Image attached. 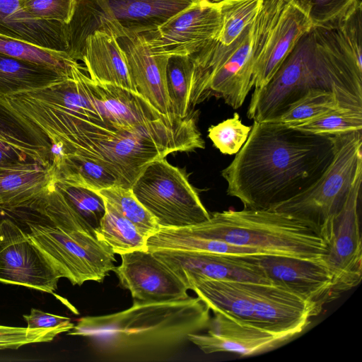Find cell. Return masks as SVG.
<instances>
[{
	"instance_id": "6da1fadb",
	"label": "cell",
	"mask_w": 362,
	"mask_h": 362,
	"mask_svg": "<svg viewBox=\"0 0 362 362\" xmlns=\"http://www.w3.org/2000/svg\"><path fill=\"white\" fill-rule=\"evenodd\" d=\"M3 105L49 148L98 163L126 188L152 161L205 147L193 114H163L138 92L93 81L77 62L63 80L7 95Z\"/></svg>"
},
{
	"instance_id": "7a4b0ae2",
	"label": "cell",
	"mask_w": 362,
	"mask_h": 362,
	"mask_svg": "<svg viewBox=\"0 0 362 362\" xmlns=\"http://www.w3.org/2000/svg\"><path fill=\"white\" fill-rule=\"evenodd\" d=\"M334 153L332 136L255 122L231 163L221 170L228 195L247 209H272L312 186Z\"/></svg>"
},
{
	"instance_id": "3957f363",
	"label": "cell",
	"mask_w": 362,
	"mask_h": 362,
	"mask_svg": "<svg viewBox=\"0 0 362 362\" xmlns=\"http://www.w3.org/2000/svg\"><path fill=\"white\" fill-rule=\"evenodd\" d=\"M313 90L331 93L342 108L362 112V64L335 27L312 26L299 39L269 83L253 91L247 116L271 120Z\"/></svg>"
},
{
	"instance_id": "277c9868",
	"label": "cell",
	"mask_w": 362,
	"mask_h": 362,
	"mask_svg": "<svg viewBox=\"0 0 362 362\" xmlns=\"http://www.w3.org/2000/svg\"><path fill=\"white\" fill-rule=\"evenodd\" d=\"M210 310L198 297L164 302L134 300L118 313L86 316L67 334L86 337L110 361L166 360L187 341L190 334L206 329Z\"/></svg>"
},
{
	"instance_id": "5b68a950",
	"label": "cell",
	"mask_w": 362,
	"mask_h": 362,
	"mask_svg": "<svg viewBox=\"0 0 362 362\" xmlns=\"http://www.w3.org/2000/svg\"><path fill=\"white\" fill-rule=\"evenodd\" d=\"M180 233L259 250L266 254L322 259L327 246L303 222L273 209L215 212L202 223L174 228Z\"/></svg>"
},
{
	"instance_id": "8992f818",
	"label": "cell",
	"mask_w": 362,
	"mask_h": 362,
	"mask_svg": "<svg viewBox=\"0 0 362 362\" xmlns=\"http://www.w3.org/2000/svg\"><path fill=\"white\" fill-rule=\"evenodd\" d=\"M333 158L322 176L310 187L272 209L303 222L317 233L343 206L362 173V132L334 136Z\"/></svg>"
},
{
	"instance_id": "52a82bcc",
	"label": "cell",
	"mask_w": 362,
	"mask_h": 362,
	"mask_svg": "<svg viewBox=\"0 0 362 362\" xmlns=\"http://www.w3.org/2000/svg\"><path fill=\"white\" fill-rule=\"evenodd\" d=\"M46 221L27 220L28 234L61 278L81 286L88 281L102 282L113 270L115 254L107 244Z\"/></svg>"
},
{
	"instance_id": "ba28073f",
	"label": "cell",
	"mask_w": 362,
	"mask_h": 362,
	"mask_svg": "<svg viewBox=\"0 0 362 362\" xmlns=\"http://www.w3.org/2000/svg\"><path fill=\"white\" fill-rule=\"evenodd\" d=\"M131 189L160 227H187L210 218L185 173L165 158L148 163Z\"/></svg>"
},
{
	"instance_id": "9c48e42d",
	"label": "cell",
	"mask_w": 362,
	"mask_h": 362,
	"mask_svg": "<svg viewBox=\"0 0 362 362\" xmlns=\"http://www.w3.org/2000/svg\"><path fill=\"white\" fill-rule=\"evenodd\" d=\"M312 26L308 16L288 0L263 1L252 23L254 91L269 83Z\"/></svg>"
},
{
	"instance_id": "30bf717a",
	"label": "cell",
	"mask_w": 362,
	"mask_h": 362,
	"mask_svg": "<svg viewBox=\"0 0 362 362\" xmlns=\"http://www.w3.org/2000/svg\"><path fill=\"white\" fill-rule=\"evenodd\" d=\"M362 173L355 180L341 208L320 227L327 246L323 261L331 281L330 301L357 286L362 279V243L358 206Z\"/></svg>"
},
{
	"instance_id": "8fae6325",
	"label": "cell",
	"mask_w": 362,
	"mask_h": 362,
	"mask_svg": "<svg viewBox=\"0 0 362 362\" xmlns=\"http://www.w3.org/2000/svg\"><path fill=\"white\" fill-rule=\"evenodd\" d=\"M221 28L213 0H197L155 30L139 34L155 54H193L216 40Z\"/></svg>"
},
{
	"instance_id": "7c38bea8",
	"label": "cell",
	"mask_w": 362,
	"mask_h": 362,
	"mask_svg": "<svg viewBox=\"0 0 362 362\" xmlns=\"http://www.w3.org/2000/svg\"><path fill=\"white\" fill-rule=\"evenodd\" d=\"M60 276L16 223L0 220V282L54 294Z\"/></svg>"
},
{
	"instance_id": "4fadbf2b",
	"label": "cell",
	"mask_w": 362,
	"mask_h": 362,
	"mask_svg": "<svg viewBox=\"0 0 362 362\" xmlns=\"http://www.w3.org/2000/svg\"><path fill=\"white\" fill-rule=\"evenodd\" d=\"M256 265L270 282L294 292L320 314L330 302L331 277L323 259L274 254L243 256Z\"/></svg>"
},
{
	"instance_id": "5bb4252c",
	"label": "cell",
	"mask_w": 362,
	"mask_h": 362,
	"mask_svg": "<svg viewBox=\"0 0 362 362\" xmlns=\"http://www.w3.org/2000/svg\"><path fill=\"white\" fill-rule=\"evenodd\" d=\"M256 326L287 341L301 333L319 313L291 290L273 283L245 281Z\"/></svg>"
},
{
	"instance_id": "9a60e30c",
	"label": "cell",
	"mask_w": 362,
	"mask_h": 362,
	"mask_svg": "<svg viewBox=\"0 0 362 362\" xmlns=\"http://www.w3.org/2000/svg\"><path fill=\"white\" fill-rule=\"evenodd\" d=\"M120 257V265L112 272L134 300L164 302L189 296L185 283L153 252L136 250Z\"/></svg>"
},
{
	"instance_id": "2e32d148",
	"label": "cell",
	"mask_w": 362,
	"mask_h": 362,
	"mask_svg": "<svg viewBox=\"0 0 362 362\" xmlns=\"http://www.w3.org/2000/svg\"><path fill=\"white\" fill-rule=\"evenodd\" d=\"M252 23L230 45L224 46L202 95V103L216 97L237 109L245 102L253 88Z\"/></svg>"
},
{
	"instance_id": "e0dca14e",
	"label": "cell",
	"mask_w": 362,
	"mask_h": 362,
	"mask_svg": "<svg viewBox=\"0 0 362 362\" xmlns=\"http://www.w3.org/2000/svg\"><path fill=\"white\" fill-rule=\"evenodd\" d=\"M151 252L185 284L196 279L272 283L256 265L243 256L181 250H157Z\"/></svg>"
},
{
	"instance_id": "ac0fdd59",
	"label": "cell",
	"mask_w": 362,
	"mask_h": 362,
	"mask_svg": "<svg viewBox=\"0 0 362 362\" xmlns=\"http://www.w3.org/2000/svg\"><path fill=\"white\" fill-rule=\"evenodd\" d=\"M206 334H190L191 341L205 354L228 352L252 356L275 349L288 341L254 325L214 313Z\"/></svg>"
},
{
	"instance_id": "d6986e66",
	"label": "cell",
	"mask_w": 362,
	"mask_h": 362,
	"mask_svg": "<svg viewBox=\"0 0 362 362\" xmlns=\"http://www.w3.org/2000/svg\"><path fill=\"white\" fill-rule=\"evenodd\" d=\"M197 0H95L110 33L117 37L156 29Z\"/></svg>"
},
{
	"instance_id": "ffe728a7",
	"label": "cell",
	"mask_w": 362,
	"mask_h": 362,
	"mask_svg": "<svg viewBox=\"0 0 362 362\" xmlns=\"http://www.w3.org/2000/svg\"><path fill=\"white\" fill-rule=\"evenodd\" d=\"M117 41L138 92L160 112L173 114L166 86L168 57L152 53L139 35L119 37Z\"/></svg>"
},
{
	"instance_id": "44dd1931",
	"label": "cell",
	"mask_w": 362,
	"mask_h": 362,
	"mask_svg": "<svg viewBox=\"0 0 362 362\" xmlns=\"http://www.w3.org/2000/svg\"><path fill=\"white\" fill-rule=\"evenodd\" d=\"M81 61L93 81L138 92L115 35L101 30L90 34L84 42Z\"/></svg>"
},
{
	"instance_id": "7402d4cb",
	"label": "cell",
	"mask_w": 362,
	"mask_h": 362,
	"mask_svg": "<svg viewBox=\"0 0 362 362\" xmlns=\"http://www.w3.org/2000/svg\"><path fill=\"white\" fill-rule=\"evenodd\" d=\"M0 33L37 46L67 53V25L37 20L27 13L23 0H0Z\"/></svg>"
},
{
	"instance_id": "603a6c76",
	"label": "cell",
	"mask_w": 362,
	"mask_h": 362,
	"mask_svg": "<svg viewBox=\"0 0 362 362\" xmlns=\"http://www.w3.org/2000/svg\"><path fill=\"white\" fill-rule=\"evenodd\" d=\"M53 179L49 165L34 161H13L0 165V208L29 209L47 189Z\"/></svg>"
},
{
	"instance_id": "cb8c5ba5",
	"label": "cell",
	"mask_w": 362,
	"mask_h": 362,
	"mask_svg": "<svg viewBox=\"0 0 362 362\" xmlns=\"http://www.w3.org/2000/svg\"><path fill=\"white\" fill-rule=\"evenodd\" d=\"M185 285L214 313L256 326L252 298L245 281L196 279L187 281Z\"/></svg>"
},
{
	"instance_id": "d4e9b609",
	"label": "cell",
	"mask_w": 362,
	"mask_h": 362,
	"mask_svg": "<svg viewBox=\"0 0 362 362\" xmlns=\"http://www.w3.org/2000/svg\"><path fill=\"white\" fill-rule=\"evenodd\" d=\"M70 71L0 53V99L48 86L65 78Z\"/></svg>"
},
{
	"instance_id": "484cf974",
	"label": "cell",
	"mask_w": 362,
	"mask_h": 362,
	"mask_svg": "<svg viewBox=\"0 0 362 362\" xmlns=\"http://www.w3.org/2000/svg\"><path fill=\"white\" fill-rule=\"evenodd\" d=\"M0 145L11 148L20 161L28 159L44 166L50 165L49 146L45 137L8 110L0 114Z\"/></svg>"
},
{
	"instance_id": "4316f807",
	"label": "cell",
	"mask_w": 362,
	"mask_h": 362,
	"mask_svg": "<svg viewBox=\"0 0 362 362\" xmlns=\"http://www.w3.org/2000/svg\"><path fill=\"white\" fill-rule=\"evenodd\" d=\"M147 250H181L216 253L230 256H245L266 254L249 247L239 246L222 240L199 238L178 232L174 228L160 227L148 238Z\"/></svg>"
},
{
	"instance_id": "83f0119b",
	"label": "cell",
	"mask_w": 362,
	"mask_h": 362,
	"mask_svg": "<svg viewBox=\"0 0 362 362\" xmlns=\"http://www.w3.org/2000/svg\"><path fill=\"white\" fill-rule=\"evenodd\" d=\"M53 178L67 184L94 191L119 185L117 178L106 168L87 158L66 154L62 160L49 165Z\"/></svg>"
},
{
	"instance_id": "f1b7e54d",
	"label": "cell",
	"mask_w": 362,
	"mask_h": 362,
	"mask_svg": "<svg viewBox=\"0 0 362 362\" xmlns=\"http://www.w3.org/2000/svg\"><path fill=\"white\" fill-rule=\"evenodd\" d=\"M95 232L97 238L107 244L115 254L147 250L148 238L106 202L105 214Z\"/></svg>"
},
{
	"instance_id": "f546056e",
	"label": "cell",
	"mask_w": 362,
	"mask_h": 362,
	"mask_svg": "<svg viewBox=\"0 0 362 362\" xmlns=\"http://www.w3.org/2000/svg\"><path fill=\"white\" fill-rule=\"evenodd\" d=\"M194 73L191 55L171 56L166 66V86L173 114L181 118L190 112L189 94Z\"/></svg>"
},
{
	"instance_id": "4dcf8cb0",
	"label": "cell",
	"mask_w": 362,
	"mask_h": 362,
	"mask_svg": "<svg viewBox=\"0 0 362 362\" xmlns=\"http://www.w3.org/2000/svg\"><path fill=\"white\" fill-rule=\"evenodd\" d=\"M97 192L147 238L160 228L156 218L140 203L131 188L114 185Z\"/></svg>"
},
{
	"instance_id": "1f68e13d",
	"label": "cell",
	"mask_w": 362,
	"mask_h": 362,
	"mask_svg": "<svg viewBox=\"0 0 362 362\" xmlns=\"http://www.w3.org/2000/svg\"><path fill=\"white\" fill-rule=\"evenodd\" d=\"M217 5L221 28L217 40L230 45L256 18L264 0H213Z\"/></svg>"
},
{
	"instance_id": "d6a6232c",
	"label": "cell",
	"mask_w": 362,
	"mask_h": 362,
	"mask_svg": "<svg viewBox=\"0 0 362 362\" xmlns=\"http://www.w3.org/2000/svg\"><path fill=\"white\" fill-rule=\"evenodd\" d=\"M53 182L70 210L95 232L105 212L104 199L93 189L67 184L54 178Z\"/></svg>"
},
{
	"instance_id": "836d02e7",
	"label": "cell",
	"mask_w": 362,
	"mask_h": 362,
	"mask_svg": "<svg viewBox=\"0 0 362 362\" xmlns=\"http://www.w3.org/2000/svg\"><path fill=\"white\" fill-rule=\"evenodd\" d=\"M341 107L336 97L331 93L313 90L292 103L277 117L268 121L294 125Z\"/></svg>"
},
{
	"instance_id": "e575fe53",
	"label": "cell",
	"mask_w": 362,
	"mask_h": 362,
	"mask_svg": "<svg viewBox=\"0 0 362 362\" xmlns=\"http://www.w3.org/2000/svg\"><path fill=\"white\" fill-rule=\"evenodd\" d=\"M0 53L9 57L69 71L77 62L65 52L47 49L0 33Z\"/></svg>"
},
{
	"instance_id": "d590c367",
	"label": "cell",
	"mask_w": 362,
	"mask_h": 362,
	"mask_svg": "<svg viewBox=\"0 0 362 362\" xmlns=\"http://www.w3.org/2000/svg\"><path fill=\"white\" fill-rule=\"evenodd\" d=\"M288 126L320 136H338L361 131L362 112L341 107L305 122Z\"/></svg>"
},
{
	"instance_id": "8d00e7d4",
	"label": "cell",
	"mask_w": 362,
	"mask_h": 362,
	"mask_svg": "<svg viewBox=\"0 0 362 362\" xmlns=\"http://www.w3.org/2000/svg\"><path fill=\"white\" fill-rule=\"evenodd\" d=\"M309 18L313 26H335L359 0H288Z\"/></svg>"
},
{
	"instance_id": "74e56055",
	"label": "cell",
	"mask_w": 362,
	"mask_h": 362,
	"mask_svg": "<svg viewBox=\"0 0 362 362\" xmlns=\"http://www.w3.org/2000/svg\"><path fill=\"white\" fill-rule=\"evenodd\" d=\"M251 127L242 123L238 112L233 117L223 120L208 129V136L214 146L222 153H237L246 141Z\"/></svg>"
},
{
	"instance_id": "f35d334b",
	"label": "cell",
	"mask_w": 362,
	"mask_h": 362,
	"mask_svg": "<svg viewBox=\"0 0 362 362\" xmlns=\"http://www.w3.org/2000/svg\"><path fill=\"white\" fill-rule=\"evenodd\" d=\"M64 332H67L64 328L30 329L0 325V350L18 349L30 344L51 341Z\"/></svg>"
},
{
	"instance_id": "ab89813d",
	"label": "cell",
	"mask_w": 362,
	"mask_h": 362,
	"mask_svg": "<svg viewBox=\"0 0 362 362\" xmlns=\"http://www.w3.org/2000/svg\"><path fill=\"white\" fill-rule=\"evenodd\" d=\"M76 0H23L24 10L37 20L69 24Z\"/></svg>"
},
{
	"instance_id": "60d3db41",
	"label": "cell",
	"mask_w": 362,
	"mask_h": 362,
	"mask_svg": "<svg viewBox=\"0 0 362 362\" xmlns=\"http://www.w3.org/2000/svg\"><path fill=\"white\" fill-rule=\"evenodd\" d=\"M27 327L35 328H64L67 332L73 329L74 324L70 318L45 313L41 310L32 308L29 315H24Z\"/></svg>"
},
{
	"instance_id": "b9f144b4",
	"label": "cell",
	"mask_w": 362,
	"mask_h": 362,
	"mask_svg": "<svg viewBox=\"0 0 362 362\" xmlns=\"http://www.w3.org/2000/svg\"><path fill=\"white\" fill-rule=\"evenodd\" d=\"M19 160L15 152L10 148L0 145V165Z\"/></svg>"
},
{
	"instance_id": "7bdbcfd3",
	"label": "cell",
	"mask_w": 362,
	"mask_h": 362,
	"mask_svg": "<svg viewBox=\"0 0 362 362\" xmlns=\"http://www.w3.org/2000/svg\"><path fill=\"white\" fill-rule=\"evenodd\" d=\"M1 209L0 208V216H1Z\"/></svg>"
}]
</instances>
